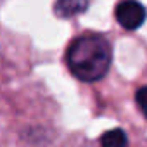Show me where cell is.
I'll use <instances>...</instances> for the list:
<instances>
[{"instance_id": "cell-1", "label": "cell", "mask_w": 147, "mask_h": 147, "mask_svg": "<svg viewBox=\"0 0 147 147\" xmlns=\"http://www.w3.org/2000/svg\"><path fill=\"white\" fill-rule=\"evenodd\" d=\"M111 45L100 35H85L73 42L67 49L69 71L82 82H97L106 76L111 64Z\"/></svg>"}, {"instance_id": "cell-5", "label": "cell", "mask_w": 147, "mask_h": 147, "mask_svg": "<svg viewBox=\"0 0 147 147\" xmlns=\"http://www.w3.org/2000/svg\"><path fill=\"white\" fill-rule=\"evenodd\" d=\"M135 99H137V106H138V109H140V111H142V114L147 118V87L138 88V90H137Z\"/></svg>"}, {"instance_id": "cell-2", "label": "cell", "mask_w": 147, "mask_h": 147, "mask_svg": "<svg viewBox=\"0 0 147 147\" xmlns=\"http://www.w3.org/2000/svg\"><path fill=\"white\" fill-rule=\"evenodd\" d=\"M145 9L137 0H123L116 7V21L125 30H137L145 21Z\"/></svg>"}, {"instance_id": "cell-4", "label": "cell", "mask_w": 147, "mask_h": 147, "mask_svg": "<svg viewBox=\"0 0 147 147\" xmlns=\"http://www.w3.org/2000/svg\"><path fill=\"white\" fill-rule=\"evenodd\" d=\"M126 142H128V138H126L125 131L119 128L109 130L100 137V144L104 147H121V145H126Z\"/></svg>"}, {"instance_id": "cell-3", "label": "cell", "mask_w": 147, "mask_h": 147, "mask_svg": "<svg viewBox=\"0 0 147 147\" xmlns=\"http://www.w3.org/2000/svg\"><path fill=\"white\" fill-rule=\"evenodd\" d=\"M88 7V0H57L55 14L59 18H73L85 12Z\"/></svg>"}]
</instances>
